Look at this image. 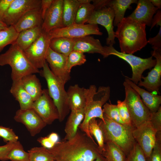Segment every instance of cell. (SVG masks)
Segmentation results:
<instances>
[{
    "label": "cell",
    "instance_id": "6da1fadb",
    "mask_svg": "<svg viewBox=\"0 0 161 161\" xmlns=\"http://www.w3.org/2000/svg\"><path fill=\"white\" fill-rule=\"evenodd\" d=\"M55 161H94L101 154L93 138L78 129L75 136L48 149Z\"/></svg>",
    "mask_w": 161,
    "mask_h": 161
},
{
    "label": "cell",
    "instance_id": "7a4b0ae2",
    "mask_svg": "<svg viewBox=\"0 0 161 161\" xmlns=\"http://www.w3.org/2000/svg\"><path fill=\"white\" fill-rule=\"evenodd\" d=\"M115 37L119 44L121 52L133 54L147 44L146 25L127 17L117 26Z\"/></svg>",
    "mask_w": 161,
    "mask_h": 161
},
{
    "label": "cell",
    "instance_id": "3957f363",
    "mask_svg": "<svg viewBox=\"0 0 161 161\" xmlns=\"http://www.w3.org/2000/svg\"><path fill=\"white\" fill-rule=\"evenodd\" d=\"M104 120H97L103 134L104 143L114 142L124 151L127 156L136 142L133 135L135 128L133 125L122 124L103 114Z\"/></svg>",
    "mask_w": 161,
    "mask_h": 161
},
{
    "label": "cell",
    "instance_id": "277c9868",
    "mask_svg": "<svg viewBox=\"0 0 161 161\" xmlns=\"http://www.w3.org/2000/svg\"><path fill=\"white\" fill-rule=\"evenodd\" d=\"M110 92L109 86H100L97 90L96 86L92 85L87 89L84 117L79 128L91 138L93 137L88 129L89 122L94 118H98L104 121L102 107L109 99Z\"/></svg>",
    "mask_w": 161,
    "mask_h": 161
},
{
    "label": "cell",
    "instance_id": "5b68a950",
    "mask_svg": "<svg viewBox=\"0 0 161 161\" xmlns=\"http://www.w3.org/2000/svg\"><path fill=\"white\" fill-rule=\"evenodd\" d=\"M9 65L11 68L13 81L20 80L29 74L40 72L39 69L28 59L24 51L15 43L11 44L5 53L0 55V65Z\"/></svg>",
    "mask_w": 161,
    "mask_h": 161
},
{
    "label": "cell",
    "instance_id": "8992f818",
    "mask_svg": "<svg viewBox=\"0 0 161 161\" xmlns=\"http://www.w3.org/2000/svg\"><path fill=\"white\" fill-rule=\"evenodd\" d=\"M43 69L40 71L41 76L45 79L48 92L58 111L59 121L62 122L70 110L68 104L67 92L64 83L52 72L46 61Z\"/></svg>",
    "mask_w": 161,
    "mask_h": 161
},
{
    "label": "cell",
    "instance_id": "52a82bcc",
    "mask_svg": "<svg viewBox=\"0 0 161 161\" xmlns=\"http://www.w3.org/2000/svg\"><path fill=\"white\" fill-rule=\"evenodd\" d=\"M125 92L124 100L133 126L137 128L150 121L151 113L143 102L141 97L125 81L123 83Z\"/></svg>",
    "mask_w": 161,
    "mask_h": 161
},
{
    "label": "cell",
    "instance_id": "ba28073f",
    "mask_svg": "<svg viewBox=\"0 0 161 161\" xmlns=\"http://www.w3.org/2000/svg\"><path fill=\"white\" fill-rule=\"evenodd\" d=\"M109 55H113L124 60L131 66L132 74L129 79L134 83L137 84L142 80V74L146 69H149L155 65L156 61L152 56L143 58L133 54L123 53L117 50L113 46H107Z\"/></svg>",
    "mask_w": 161,
    "mask_h": 161
},
{
    "label": "cell",
    "instance_id": "9c48e42d",
    "mask_svg": "<svg viewBox=\"0 0 161 161\" xmlns=\"http://www.w3.org/2000/svg\"><path fill=\"white\" fill-rule=\"evenodd\" d=\"M48 34L51 39L61 37L73 39L91 35H101L103 34L97 24H78L75 23L64 27L53 29Z\"/></svg>",
    "mask_w": 161,
    "mask_h": 161
},
{
    "label": "cell",
    "instance_id": "30bf717a",
    "mask_svg": "<svg viewBox=\"0 0 161 161\" xmlns=\"http://www.w3.org/2000/svg\"><path fill=\"white\" fill-rule=\"evenodd\" d=\"M51 40L48 33L43 30L39 37L29 47L24 50L26 56L36 68H42Z\"/></svg>",
    "mask_w": 161,
    "mask_h": 161
},
{
    "label": "cell",
    "instance_id": "8fae6325",
    "mask_svg": "<svg viewBox=\"0 0 161 161\" xmlns=\"http://www.w3.org/2000/svg\"><path fill=\"white\" fill-rule=\"evenodd\" d=\"M41 0H13L2 21L8 27L15 24L26 13L41 7Z\"/></svg>",
    "mask_w": 161,
    "mask_h": 161
},
{
    "label": "cell",
    "instance_id": "7c38bea8",
    "mask_svg": "<svg viewBox=\"0 0 161 161\" xmlns=\"http://www.w3.org/2000/svg\"><path fill=\"white\" fill-rule=\"evenodd\" d=\"M32 108L47 125L59 119L58 111L47 89H43L41 95L34 102Z\"/></svg>",
    "mask_w": 161,
    "mask_h": 161
},
{
    "label": "cell",
    "instance_id": "4fadbf2b",
    "mask_svg": "<svg viewBox=\"0 0 161 161\" xmlns=\"http://www.w3.org/2000/svg\"><path fill=\"white\" fill-rule=\"evenodd\" d=\"M157 132L150 121L144 123L133 131L134 138L143 150L146 159L150 156L155 144Z\"/></svg>",
    "mask_w": 161,
    "mask_h": 161
},
{
    "label": "cell",
    "instance_id": "5bb4252c",
    "mask_svg": "<svg viewBox=\"0 0 161 161\" xmlns=\"http://www.w3.org/2000/svg\"><path fill=\"white\" fill-rule=\"evenodd\" d=\"M114 16L113 10L110 7H105L95 10L87 22L88 24H99L106 28L108 34L106 43L109 46H113L115 43L113 29Z\"/></svg>",
    "mask_w": 161,
    "mask_h": 161
},
{
    "label": "cell",
    "instance_id": "9a60e30c",
    "mask_svg": "<svg viewBox=\"0 0 161 161\" xmlns=\"http://www.w3.org/2000/svg\"><path fill=\"white\" fill-rule=\"evenodd\" d=\"M14 119L24 124L32 136L38 134L47 125L32 108L18 109Z\"/></svg>",
    "mask_w": 161,
    "mask_h": 161
},
{
    "label": "cell",
    "instance_id": "2e32d148",
    "mask_svg": "<svg viewBox=\"0 0 161 161\" xmlns=\"http://www.w3.org/2000/svg\"><path fill=\"white\" fill-rule=\"evenodd\" d=\"M63 0H53L50 7L46 12L41 28L48 33L52 30L64 27L63 19Z\"/></svg>",
    "mask_w": 161,
    "mask_h": 161
},
{
    "label": "cell",
    "instance_id": "e0dca14e",
    "mask_svg": "<svg viewBox=\"0 0 161 161\" xmlns=\"http://www.w3.org/2000/svg\"><path fill=\"white\" fill-rule=\"evenodd\" d=\"M67 58V56L54 51L49 47L46 57L52 72L65 84L71 78L70 73L66 68Z\"/></svg>",
    "mask_w": 161,
    "mask_h": 161
},
{
    "label": "cell",
    "instance_id": "ac0fdd59",
    "mask_svg": "<svg viewBox=\"0 0 161 161\" xmlns=\"http://www.w3.org/2000/svg\"><path fill=\"white\" fill-rule=\"evenodd\" d=\"M152 56L154 57L156 63L146 77H142L141 80L138 83V86H143L148 92H158L161 85V51L153 50Z\"/></svg>",
    "mask_w": 161,
    "mask_h": 161
},
{
    "label": "cell",
    "instance_id": "d6986e66",
    "mask_svg": "<svg viewBox=\"0 0 161 161\" xmlns=\"http://www.w3.org/2000/svg\"><path fill=\"white\" fill-rule=\"evenodd\" d=\"M73 39L74 41L73 50L83 53H98L104 58L109 56L107 46H103L99 40L92 36L87 35Z\"/></svg>",
    "mask_w": 161,
    "mask_h": 161
},
{
    "label": "cell",
    "instance_id": "ffe728a7",
    "mask_svg": "<svg viewBox=\"0 0 161 161\" xmlns=\"http://www.w3.org/2000/svg\"><path fill=\"white\" fill-rule=\"evenodd\" d=\"M137 4L135 10L128 17L146 26H151L154 15L158 8L149 0H139Z\"/></svg>",
    "mask_w": 161,
    "mask_h": 161
},
{
    "label": "cell",
    "instance_id": "44dd1931",
    "mask_svg": "<svg viewBox=\"0 0 161 161\" xmlns=\"http://www.w3.org/2000/svg\"><path fill=\"white\" fill-rule=\"evenodd\" d=\"M43 22L40 7L26 13L13 26L16 31L19 33L26 30L41 27Z\"/></svg>",
    "mask_w": 161,
    "mask_h": 161
},
{
    "label": "cell",
    "instance_id": "7402d4cb",
    "mask_svg": "<svg viewBox=\"0 0 161 161\" xmlns=\"http://www.w3.org/2000/svg\"><path fill=\"white\" fill-rule=\"evenodd\" d=\"M126 82L139 95L144 104L152 113L157 112L160 106L161 96L153 94L140 87L134 83L127 76H125Z\"/></svg>",
    "mask_w": 161,
    "mask_h": 161
},
{
    "label": "cell",
    "instance_id": "603a6c76",
    "mask_svg": "<svg viewBox=\"0 0 161 161\" xmlns=\"http://www.w3.org/2000/svg\"><path fill=\"white\" fill-rule=\"evenodd\" d=\"M87 89L78 85L70 86L67 94L69 106L70 110L84 109L86 103Z\"/></svg>",
    "mask_w": 161,
    "mask_h": 161
},
{
    "label": "cell",
    "instance_id": "cb8c5ba5",
    "mask_svg": "<svg viewBox=\"0 0 161 161\" xmlns=\"http://www.w3.org/2000/svg\"><path fill=\"white\" fill-rule=\"evenodd\" d=\"M71 111L65 126L66 135L63 139L65 140L71 139L75 136L84 117V109Z\"/></svg>",
    "mask_w": 161,
    "mask_h": 161
},
{
    "label": "cell",
    "instance_id": "d4e9b609",
    "mask_svg": "<svg viewBox=\"0 0 161 161\" xmlns=\"http://www.w3.org/2000/svg\"><path fill=\"white\" fill-rule=\"evenodd\" d=\"M10 92L19 103L20 109L32 108L34 100L22 86L21 80L13 81Z\"/></svg>",
    "mask_w": 161,
    "mask_h": 161
},
{
    "label": "cell",
    "instance_id": "484cf974",
    "mask_svg": "<svg viewBox=\"0 0 161 161\" xmlns=\"http://www.w3.org/2000/svg\"><path fill=\"white\" fill-rule=\"evenodd\" d=\"M41 27L26 30L20 32L15 42L24 51L32 44L42 32Z\"/></svg>",
    "mask_w": 161,
    "mask_h": 161
},
{
    "label": "cell",
    "instance_id": "4316f807",
    "mask_svg": "<svg viewBox=\"0 0 161 161\" xmlns=\"http://www.w3.org/2000/svg\"><path fill=\"white\" fill-rule=\"evenodd\" d=\"M22 86L34 101L41 95L42 89L40 80L34 74L23 77L21 79Z\"/></svg>",
    "mask_w": 161,
    "mask_h": 161
},
{
    "label": "cell",
    "instance_id": "83f0119b",
    "mask_svg": "<svg viewBox=\"0 0 161 161\" xmlns=\"http://www.w3.org/2000/svg\"><path fill=\"white\" fill-rule=\"evenodd\" d=\"M137 2V0H108L106 7L112 8L114 13L113 25L117 26L124 18L126 10L131 8V5Z\"/></svg>",
    "mask_w": 161,
    "mask_h": 161
},
{
    "label": "cell",
    "instance_id": "f1b7e54d",
    "mask_svg": "<svg viewBox=\"0 0 161 161\" xmlns=\"http://www.w3.org/2000/svg\"><path fill=\"white\" fill-rule=\"evenodd\" d=\"M73 39L64 37L51 39L49 47L54 51L67 56L73 50Z\"/></svg>",
    "mask_w": 161,
    "mask_h": 161
},
{
    "label": "cell",
    "instance_id": "f546056e",
    "mask_svg": "<svg viewBox=\"0 0 161 161\" xmlns=\"http://www.w3.org/2000/svg\"><path fill=\"white\" fill-rule=\"evenodd\" d=\"M101 154L106 161H125L126 157L123 150L111 141L104 143Z\"/></svg>",
    "mask_w": 161,
    "mask_h": 161
},
{
    "label": "cell",
    "instance_id": "4dcf8cb0",
    "mask_svg": "<svg viewBox=\"0 0 161 161\" xmlns=\"http://www.w3.org/2000/svg\"><path fill=\"white\" fill-rule=\"evenodd\" d=\"M80 4L79 0H63V19L64 27L74 23Z\"/></svg>",
    "mask_w": 161,
    "mask_h": 161
},
{
    "label": "cell",
    "instance_id": "1f68e13d",
    "mask_svg": "<svg viewBox=\"0 0 161 161\" xmlns=\"http://www.w3.org/2000/svg\"><path fill=\"white\" fill-rule=\"evenodd\" d=\"M30 161H54V157L49 151L43 147H34L28 151Z\"/></svg>",
    "mask_w": 161,
    "mask_h": 161
},
{
    "label": "cell",
    "instance_id": "d6a6232c",
    "mask_svg": "<svg viewBox=\"0 0 161 161\" xmlns=\"http://www.w3.org/2000/svg\"><path fill=\"white\" fill-rule=\"evenodd\" d=\"M19 33L13 26L0 31V52L6 46L15 42Z\"/></svg>",
    "mask_w": 161,
    "mask_h": 161
},
{
    "label": "cell",
    "instance_id": "836d02e7",
    "mask_svg": "<svg viewBox=\"0 0 161 161\" xmlns=\"http://www.w3.org/2000/svg\"><path fill=\"white\" fill-rule=\"evenodd\" d=\"M95 10L94 6L91 3L80 4L77 11L74 23L78 24L87 23Z\"/></svg>",
    "mask_w": 161,
    "mask_h": 161
},
{
    "label": "cell",
    "instance_id": "e575fe53",
    "mask_svg": "<svg viewBox=\"0 0 161 161\" xmlns=\"http://www.w3.org/2000/svg\"><path fill=\"white\" fill-rule=\"evenodd\" d=\"M8 160L11 161H30L29 154L25 151L20 143L18 141L9 151L7 156Z\"/></svg>",
    "mask_w": 161,
    "mask_h": 161
},
{
    "label": "cell",
    "instance_id": "d590c367",
    "mask_svg": "<svg viewBox=\"0 0 161 161\" xmlns=\"http://www.w3.org/2000/svg\"><path fill=\"white\" fill-rule=\"evenodd\" d=\"M88 129L90 134L92 136L93 135L97 140L101 154L103 148L104 142L102 131L98 124L96 118H94L90 121Z\"/></svg>",
    "mask_w": 161,
    "mask_h": 161
},
{
    "label": "cell",
    "instance_id": "8d00e7d4",
    "mask_svg": "<svg viewBox=\"0 0 161 161\" xmlns=\"http://www.w3.org/2000/svg\"><path fill=\"white\" fill-rule=\"evenodd\" d=\"M81 52L73 50L67 56L66 68L70 73L72 68L77 65H81L86 61L85 55Z\"/></svg>",
    "mask_w": 161,
    "mask_h": 161
},
{
    "label": "cell",
    "instance_id": "74e56055",
    "mask_svg": "<svg viewBox=\"0 0 161 161\" xmlns=\"http://www.w3.org/2000/svg\"><path fill=\"white\" fill-rule=\"evenodd\" d=\"M102 111L103 114L118 123L126 124L122 119L117 105L106 103L103 105Z\"/></svg>",
    "mask_w": 161,
    "mask_h": 161
},
{
    "label": "cell",
    "instance_id": "f35d334b",
    "mask_svg": "<svg viewBox=\"0 0 161 161\" xmlns=\"http://www.w3.org/2000/svg\"><path fill=\"white\" fill-rule=\"evenodd\" d=\"M146 161H161V131L156 134L155 144L149 157Z\"/></svg>",
    "mask_w": 161,
    "mask_h": 161
},
{
    "label": "cell",
    "instance_id": "ab89813d",
    "mask_svg": "<svg viewBox=\"0 0 161 161\" xmlns=\"http://www.w3.org/2000/svg\"><path fill=\"white\" fill-rule=\"evenodd\" d=\"M125 161H146L143 150L136 142L126 156Z\"/></svg>",
    "mask_w": 161,
    "mask_h": 161
},
{
    "label": "cell",
    "instance_id": "60d3db41",
    "mask_svg": "<svg viewBox=\"0 0 161 161\" xmlns=\"http://www.w3.org/2000/svg\"><path fill=\"white\" fill-rule=\"evenodd\" d=\"M117 106L120 116L123 122L126 124L133 125L130 113L124 101L118 100Z\"/></svg>",
    "mask_w": 161,
    "mask_h": 161
},
{
    "label": "cell",
    "instance_id": "b9f144b4",
    "mask_svg": "<svg viewBox=\"0 0 161 161\" xmlns=\"http://www.w3.org/2000/svg\"><path fill=\"white\" fill-rule=\"evenodd\" d=\"M0 138H2L6 142H16L18 141V136L12 129L0 126Z\"/></svg>",
    "mask_w": 161,
    "mask_h": 161
},
{
    "label": "cell",
    "instance_id": "7bdbcfd3",
    "mask_svg": "<svg viewBox=\"0 0 161 161\" xmlns=\"http://www.w3.org/2000/svg\"><path fill=\"white\" fill-rule=\"evenodd\" d=\"M152 126L157 131H161V107L157 111L151 113L150 121Z\"/></svg>",
    "mask_w": 161,
    "mask_h": 161
},
{
    "label": "cell",
    "instance_id": "ee69618b",
    "mask_svg": "<svg viewBox=\"0 0 161 161\" xmlns=\"http://www.w3.org/2000/svg\"><path fill=\"white\" fill-rule=\"evenodd\" d=\"M148 43L151 45L153 50L161 51V26L157 35L154 37L149 38Z\"/></svg>",
    "mask_w": 161,
    "mask_h": 161
},
{
    "label": "cell",
    "instance_id": "f6af8a7d",
    "mask_svg": "<svg viewBox=\"0 0 161 161\" xmlns=\"http://www.w3.org/2000/svg\"><path fill=\"white\" fill-rule=\"evenodd\" d=\"M16 142H9L4 145L0 146V160L2 161L8 160V154Z\"/></svg>",
    "mask_w": 161,
    "mask_h": 161
},
{
    "label": "cell",
    "instance_id": "bcb514c9",
    "mask_svg": "<svg viewBox=\"0 0 161 161\" xmlns=\"http://www.w3.org/2000/svg\"><path fill=\"white\" fill-rule=\"evenodd\" d=\"M13 0H0V20H2L10 5Z\"/></svg>",
    "mask_w": 161,
    "mask_h": 161
},
{
    "label": "cell",
    "instance_id": "7dc6e473",
    "mask_svg": "<svg viewBox=\"0 0 161 161\" xmlns=\"http://www.w3.org/2000/svg\"><path fill=\"white\" fill-rule=\"evenodd\" d=\"M37 141L42 146L47 149L52 148L55 145L48 137H41L39 138Z\"/></svg>",
    "mask_w": 161,
    "mask_h": 161
},
{
    "label": "cell",
    "instance_id": "c3c4849f",
    "mask_svg": "<svg viewBox=\"0 0 161 161\" xmlns=\"http://www.w3.org/2000/svg\"><path fill=\"white\" fill-rule=\"evenodd\" d=\"M53 0H41V9L42 16L43 20L45 14L51 5Z\"/></svg>",
    "mask_w": 161,
    "mask_h": 161
},
{
    "label": "cell",
    "instance_id": "681fc988",
    "mask_svg": "<svg viewBox=\"0 0 161 161\" xmlns=\"http://www.w3.org/2000/svg\"><path fill=\"white\" fill-rule=\"evenodd\" d=\"M155 25L157 26H161V11L160 10L157 11L155 15L153 17L150 30Z\"/></svg>",
    "mask_w": 161,
    "mask_h": 161
},
{
    "label": "cell",
    "instance_id": "f907efd6",
    "mask_svg": "<svg viewBox=\"0 0 161 161\" xmlns=\"http://www.w3.org/2000/svg\"><path fill=\"white\" fill-rule=\"evenodd\" d=\"M108 0H92V4L94 7L95 10L100 9L105 7Z\"/></svg>",
    "mask_w": 161,
    "mask_h": 161
},
{
    "label": "cell",
    "instance_id": "816d5d0a",
    "mask_svg": "<svg viewBox=\"0 0 161 161\" xmlns=\"http://www.w3.org/2000/svg\"><path fill=\"white\" fill-rule=\"evenodd\" d=\"M48 137L55 144L59 141V136L56 133L52 132L50 133Z\"/></svg>",
    "mask_w": 161,
    "mask_h": 161
},
{
    "label": "cell",
    "instance_id": "f5cc1de1",
    "mask_svg": "<svg viewBox=\"0 0 161 161\" xmlns=\"http://www.w3.org/2000/svg\"><path fill=\"white\" fill-rule=\"evenodd\" d=\"M152 4L158 9L161 8V0H149Z\"/></svg>",
    "mask_w": 161,
    "mask_h": 161
},
{
    "label": "cell",
    "instance_id": "db71d44e",
    "mask_svg": "<svg viewBox=\"0 0 161 161\" xmlns=\"http://www.w3.org/2000/svg\"><path fill=\"white\" fill-rule=\"evenodd\" d=\"M8 27L2 21L0 20V31L7 28Z\"/></svg>",
    "mask_w": 161,
    "mask_h": 161
},
{
    "label": "cell",
    "instance_id": "11a10c76",
    "mask_svg": "<svg viewBox=\"0 0 161 161\" xmlns=\"http://www.w3.org/2000/svg\"><path fill=\"white\" fill-rule=\"evenodd\" d=\"M94 161H106L105 158L101 155H100Z\"/></svg>",
    "mask_w": 161,
    "mask_h": 161
},
{
    "label": "cell",
    "instance_id": "9f6ffc18",
    "mask_svg": "<svg viewBox=\"0 0 161 161\" xmlns=\"http://www.w3.org/2000/svg\"><path fill=\"white\" fill-rule=\"evenodd\" d=\"M54 161H55V160H54Z\"/></svg>",
    "mask_w": 161,
    "mask_h": 161
}]
</instances>
